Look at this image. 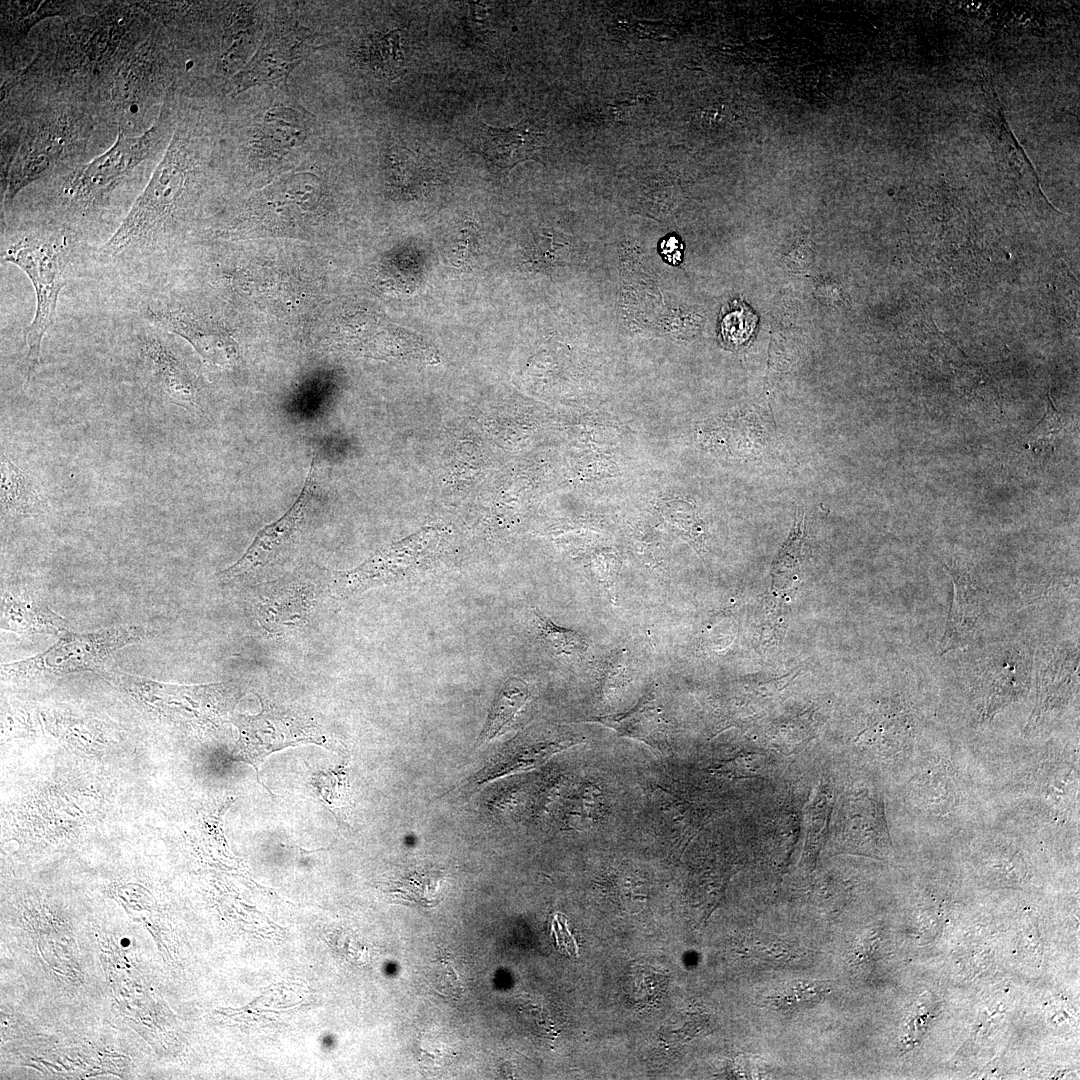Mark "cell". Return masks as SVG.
<instances>
[{
  "instance_id": "9a60e30c",
  "label": "cell",
  "mask_w": 1080,
  "mask_h": 1080,
  "mask_svg": "<svg viewBox=\"0 0 1080 1080\" xmlns=\"http://www.w3.org/2000/svg\"><path fill=\"white\" fill-rule=\"evenodd\" d=\"M542 138V131L527 119L509 129L485 127L481 153L497 167L512 168L523 160L535 158Z\"/></svg>"
},
{
  "instance_id": "44dd1931",
  "label": "cell",
  "mask_w": 1080,
  "mask_h": 1080,
  "mask_svg": "<svg viewBox=\"0 0 1080 1080\" xmlns=\"http://www.w3.org/2000/svg\"><path fill=\"white\" fill-rule=\"evenodd\" d=\"M569 741H550L536 743L533 746L523 748L518 754H515L510 761L504 762V764H497L494 773L488 777L494 778L515 771H522L535 768L544 763L551 755L559 752L569 745H572Z\"/></svg>"
},
{
  "instance_id": "3957f363",
  "label": "cell",
  "mask_w": 1080,
  "mask_h": 1080,
  "mask_svg": "<svg viewBox=\"0 0 1080 1080\" xmlns=\"http://www.w3.org/2000/svg\"><path fill=\"white\" fill-rule=\"evenodd\" d=\"M167 122V110L163 109L141 135H127L118 130L117 140L107 151L88 163L74 166L60 190L67 209L81 217L105 209L116 189L130 180L141 164L157 155Z\"/></svg>"
},
{
  "instance_id": "4fadbf2b",
  "label": "cell",
  "mask_w": 1080,
  "mask_h": 1080,
  "mask_svg": "<svg viewBox=\"0 0 1080 1080\" xmlns=\"http://www.w3.org/2000/svg\"><path fill=\"white\" fill-rule=\"evenodd\" d=\"M260 625L272 633L300 626L309 615L313 593L306 583H274L255 596Z\"/></svg>"
},
{
  "instance_id": "cb8c5ba5",
  "label": "cell",
  "mask_w": 1080,
  "mask_h": 1080,
  "mask_svg": "<svg viewBox=\"0 0 1080 1080\" xmlns=\"http://www.w3.org/2000/svg\"><path fill=\"white\" fill-rule=\"evenodd\" d=\"M477 233L476 227L470 222L461 228L459 238L456 240L452 250V257L456 261V266L471 262L477 249Z\"/></svg>"
},
{
  "instance_id": "30bf717a",
  "label": "cell",
  "mask_w": 1080,
  "mask_h": 1080,
  "mask_svg": "<svg viewBox=\"0 0 1080 1080\" xmlns=\"http://www.w3.org/2000/svg\"><path fill=\"white\" fill-rule=\"evenodd\" d=\"M1031 657L1025 648L1009 644L994 648L981 664L980 686L986 713L1013 701L1030 680Z\"/></svg>"
},
{
  "instance_id": "277c9868",
  "label": "cell",
  "mask_w": 1080,
  "mask_h": 1080,
  "mask_svg": "<svg viewBox=\"0 0 1080 1080\" xmlns=\"http://www.w3.org/2000/svg\"><path fill=\"white\" fill-rule=\"evenodd\" d=\"M69 241L59 232H26L3 246L1 260L19 267L35 291L36 308L25 330L26 382L39 364L41 344L56 321L57 302L68 282Z\"/></svg>"
},
{
  "instance_id": "9c48e42d",
  "label": "cell",
  "mask_w": 1080,
  "mask_h": 1080,
  "mask_svg": "<svg viewBox=\"0 0 1080 1080\" xmlns=\"http://www.w3.org/2000/svg\"><path fill=\"white\" fill-rule=\"evenodd\" d=\"M300 28L268 34L251 62L232 80L240 93L259 83L285 81L288 74L316 48Z\"/></svg>"
},
{
  "instance_id": "603a6c76",
  "label": "cell",
  "mask_w": 1080,
  "mask_h": 1080,
  "mask_svg": "<svg viewBox=\"0 0 1080 1080\" xmlns=\"http://www.w3.org/2000/svg\"><path fill=\"white\" fill-rule=\"evenodd\" d=\"M755 327V316L745 306L731 308L721 320V334L730 343L740 344L747 340Z\"/></svg>"
},
{
  "instance_id": "7c38bea8",
  "label": "cell",
  "mask_w": 1080,
  "mask_h": 1080,
  "mask_svg": "<svg viewBox=\"0 0 1080 1080\" xmlns=\"http://www.w3.org/2000/svg\"><path fill=\"white\" fill-rule=\"evenodd\" d=\"M158 330L150 324L140 333L138 342L143 363L156 386L174 402L185 407L195 406L197 388L194 380Z\"/></svg>"
},
{
  "instance_id": "e0dca14e",
  "label": "cell",
  "mask_w": 1080,
  "mask_h": 1080,
  "mask_svg": "<svg viewBox=\"0 0 1080 1080\" xmlns=\"http://www.w3.org/2000/svg\"><path fill=\"white\" fill-rule=\"evenodd\" d=\"M1 510L5 515L24 517L42 516L47 511V500L35 478L1 458Z\"/></svg>"
},
{
  "instance_id": "ba28073f",
  "label": "cell",
  "mask_w": 1080,
  "mask_h": 1080,
  "mask_svg": "<svg viewBox=\"0 0 1080 1080\" xmlns=\"http://www.w3.org/2000/svg\"><path fill=\"white\" fill-rule=\"evenodd\" d=\"M315 457L309 467L304 485L296 501L276 521L266 525L255 536L245 553L220 573V579L231 581L273 563L293 542L309 509L315 489Z\"/></svg>"
},
{
  "instance_id": "7402d4cb",
  "label": "cell",
  "mask_w": 1080,
  "mask_h": 1080,
  "mask_svg": "<svg viewBox=\"0 0 1080 1080\" xmlns=\"http://www.w3.org/2000/svg\"><path fill=\"white\" fill-rule=\"evenodd\" d=\"M1070 425L1069 417L1058 412L1051 397H1048L1047 411L1039 423L1027 434L1026 440L1034 450L1053 449Z\"/></svg>"
},
{
  "instance_id": "ffe728a7",
  "label": "cell",
  "mask_w": 1080,
  "mask_h": 1080,
  "mask_svg": "<svg viewBox=\"0 0 1080 1080\" xmlns=\"http://www.w3.org/2000/svg\"><path fill=\"white\" fill-rule=\"evenodd\" d=\"M533 619L539 638L555 655L576 658L586 652L588 644L581 633L555 624L535 608Z\"/></svg>"
},
{
  "instance_id": "d6986e66",
  "label": "cell",
  "mask_w": 1080,
  "mask_h": 1080,
  "mask_svg": "<svg viewBox=\"0 0 1080 1080\" xmlns=\"http://www.w3.org/2000/svg\"><path fill=\"white\" fill-rule=\"evenodd\" d=\"M528 697L529 689L523 680L515 677L508 679L493 701L486 724L479 736V742L487 743L503 734Z\"/></svg>"
},
{
  "instance_id": "6da1fadb",
  "label": "cell",
  "mask_w": 1080,
  "mask_h": 1080,
  "mask_svg": "<svg viewBox=\"0 0 1080 1080\" xmlns=\"http://www.w3.org/2000/svg\"><path fill=\"white\" fill-rule=\"evenodd\" d=\"M28 124L10 123L19 134L16 150L1 171L2 207H11L17 195L45 173L52 172L85 150L94 124L81 103L58 102Z\"/></svg>"
},
{
  "instance_id": "5b68a950",
  "label": "cell",
  "mask_w": 1080,
  "mask_h": 1080,
  "mask_svg": "<svg viewBox=\"0 0 1080 1080\" xmlns=\"http://www.w3.org/2000/svg\"><path fill=\"white\" fill-rule=\"evenodd\" d=\"M146 636V629L130 624L85 633L65 630L59 635V641L44 652L2 665V674L20 676L63 675L77 671L99 672L100 667L113 653L141 641Z\"/></svg>"
},
{
  "instance_id": "2e32d148",
  "label": "cell",
  "mask_w": 1080,
  "mask_h": 1080,
  "mask_svg": "<svg viewBox=\"0 0 1080 1080\" xmlns=\"http://www.w3.org/2000/svg\"><path fill=\"white\" fill-rule=\"evenodd\" d=\"M1 628L19 634L59 636L66 630L67 620L29 596L17 598L5 592L1 599Z\"/></svg>"
},
{
  "instance_id": "8fae6325",
  "label": "cell",
  "mask_w": 1080,
  "mask_h": 1080,
  "mask_svg": "<svg viewBox=\"0 0 1080 1080\" xmlns=\"http://www.w3.org/2000/svg\"><path fill=\"white\" fill-rule=\"evenodd\" d=\"M953 580L954 594L937 654L966 647L974 639L985 615V594L970 573L943 564Z\"/></svg>"
},
{
  "instance_id": "52a82bcc",
  "label": "cell",
  "mask_w": 1080,
  "mask_h": 1080,
  "mask_svg": "<svg viewBox=\"0 0 1080 1080\" xmlns=\"http://www.w3.org/2000/svg\"><path fill=\"white\" fill-rule=\"evenodd\" d=\"M235 724L239 739L233 758L252 765L257 777L259 765L271 753L301 743H322L324 739L312 719L269 702L262 704L259 714L239 715Z\"/></svg>"
},
{
  "instance_id": "7a4b0ae2",
  "label": "cell",
  "mask_w": 1080,
  "mask_h": 1080,
  "mask_svg": "<svg viewBox=\"0 0 1080 1080\" xmlns=\"http://www.w3.org/2000/svg\"><path fill=\"white\" fill-rule=\"evenodd\" d=\"M176 130L167 150L121 224L99 250L108 259L156 251L170 231L188 180V150Z\"/></svg>"
},
{
  "instance_id": "ac0fdd59",
  "label": "cell",
  "mask_w": 1080,
  "mask_h": 1080,
  "mask_svg": "<svg viewBox=\"0 0 1080 1080\" xmlns=\"http://www.w3.org/2000/svg\"><path fill=\"white\" fill-rule=\"evenodd\" d=\"M1078 667V650L1075 648L1056 650L1042 665L1038 685L1040 709L1052 708L1067 698L1078 683Z\"/></svg>"
},
{
  "instance_id": "5bb4252c",
  "label": "cell",
  "mask_w": 1080,
  "mask_h": 1080,
  "mask_svg": "<svg viewBox=\"0 0 1080 1080\" xmlns=\"http://www.w3.org/2000/svg\"><path fill=\"white\" fill-rule=\"evenodd\" d=\"M587 722L610 728L618 736L641 741L655 753L663 754L666 749V720L655 689L646 691L626 712L592 717Z\"/></svg>"
},
{
  "instance_id": "8992f818",
  "label": "cell",
  "mask_w": 1080,
  "mask_h": 1080,
  "mask_svg": "<svg viewBox=\"0 0 1080 1080\" xmlns=\"http://www.w3.org/2000/svg\"><path fill=\"white\" fill-rule=\"evenodd\" d=\"M441 539L439 529H421L376 551L354 569L334 572L332 591L340 597H349L405 579L432 562Z\"/></svg>"
}]
</instances>
